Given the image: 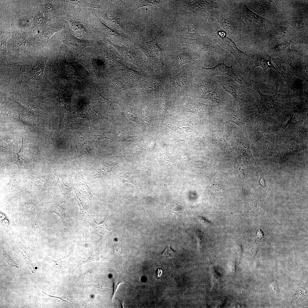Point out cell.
Instances as JSON below:
<instances>
[{
    "label": "cell",
    "instance_id": "1",
    "mask_svg": "<svg viewBox=\"0 0 308 308\" xmlns=\"http://www.w3.org/2000/svg\"><path fill=\"white\" fill-rule=\"evenodd\" d=\"M65 56L66 54L61 50L59 51L55 62L52 65H50L52 67L53 73L56 76L62 78H67L72 77L82 78L72 62L67 61Z\"/></svg>",
    "mask_w": 308,
    "mask_h": 308
},
{
    "label": "cell",
    "instance_id": "2",
    "mask_svg": "<svg viewBox=\"0 0 308 308\" xmlns=\"http://www.w3.org/2000/svg\"><path fill=\"white\" fill-rule=\"evenodd\" d=\"M8 51L16 55L28 53L35 50V46L24 36L17 31H13L7 44Z\"/></svg>",
    "mask_w": 308,
    "mask_h": 308
},
{
    "label": "cell",
    "instance_id": "3",
    "mask_svg": "<svg viewBox=\"0 0 308 308\" xmlns=\"http://www.w3.org/2000/svg\"><path fill=\"white\" fill-rule=\"evenodd\" d=\"M160 34L152 40L139 43L138 45L146 56L148 61L152 64L161 63L162 50L158 44V39Z\"/></svg>",
    "mask_w": 308,
    "mask_h": 308
},
{
    "label": "cell",
    "instance_id": "4",
    "mask_svg": "<svg viewBox=\"0 0 308 308\" xmlns=\"http://www.w3.org/2000/svg\"><path fill=\"white\" fill-rule=\"evenodd\" d=\"M278 84L276 86V91L272 96L266 95L262 93L257 87L254 89L259 94L261 101L258 107L259 113L262 114H267L277 110L281 107L282 101L277 97Z\"/></svg>",
    "mask_w": 308,
    "mask_h": 308
},
{
    "label": "cell",
    "instance_id": "5",
    "mask_svg": "<svg viewBox=\"0 0 308 308\" xmlns=\"http://www.w3.org/2000/svg\"><path fill=\"white\" fill-rule=\"evenodd\" d=\"M217 38L218 43L230 53L240 65L243 64L246 60L247 54L240 50L233 40L226 36L225 32H218Z\"/></svg>",
    "mask_w": 308,
    "mask_h": 308
},
{
    "label": "cell",
    "instance_id": "6",
    "mask_svg": "<svg viewBox=\"0 0 308 308\" xmlns=\"http://www.w3.org/2000/svg\"><path fill=\"white\" fill-rule=\"evenodd\" d=\"M62 40L63 43L71 49L76 56L80 54L85 48L93 45V41L78 38L69 32L64 33Z\"/></svg>",
    "mask_w": 308,
    "mask_h": 308
},
{
    "label": "cell",
    "instance_id": "7",
    "mask_svg": "<svg viewBox=\"0 0 308 308\" xmlns=\"http://www.w3.org/2000/svg\"><path fill=\"white\" fill-rule=\"evenodd\" d=\"M241 9L242 16L247 25L252 29H263L270 20L254 13L244 4Z\"/></svg>",
    "mask_w": 308,
    "mask_h": 308
},
{
    "label": "cell",
    "instance_id": "8",
    "mask_svg": "<svg viewBox=\"0 0 308 308\" xmlns=\"http://www.w3.org/2000/svg\"><path fill=\"white\" fill-rule=\"evenodd\" d=\"M65 28V25L63 22L58 21L50 22L47 23L42 30L37 34L34 39L44 44L48 45L50 38L55 33Z\"/></svg>",
    "mask_w": 308,
    "mask_h": 308
},
{
    "label": "cell",
    "instance_id": "9",
    "mask_svg": "<svg viewBox=\"0 0 308 308\" xmlns=\"http://www.w3.org/2000/svg\"><path fill=\"white\" fill-rule=\"evenodd\" d=\"M256 136L257 144L263 153L268 155L277 154L274 144V134L258 131Z\"/></svg>",
    "mask_w": 308,
    "mask_h": 308
},
{
    "label": "cell",
    "instance_id": "10",
    "mask_svg": "<svg viewBox=\"0 0 308 308\" xmlns=\"http://www.w3.org/2000/svg\"><path fill=\"white\" fill-rule=\"evenodd\" d=\"M201 71L210 76H227L230 77L237 82L243 84L242 80L234 72L232 66H229L223 63H219L212 68L202 67Z\"/></svg>",
    "mask_w": 308,
    "mask_h": 308
},
{
    "label": "cell",
    "instance_id": "11",
    "mask_svg": "<svg viewBox=\"0 0 308 308\" xmlns=\"http://www.w3.org/2000/svg\"><path fill=\"white\" fill-rule=\"evenodd\" d=\"M106 40L107 43L116 48L125 60L137 67H140L143 65V63L141 58L132 48L118 45L107 38Z\"/></svg>",
    "mask_w": 308,
    "mask_h": 308
},
{
    "label": "cell",
    "instance_id": "12",
    "mask_svg": "<svg viewBox=\"0 0 308 308\" xmlns=\"http://www.w3.org/2000/svg\"><path fill=\"white\" fill-rule=\"evenodd\" d=\"M217 80L224 90L232 95L238 102L242 99L239 87L235 80L227 76H219L216 77Z\"/></svg>",
    "mask_w": 308,
    "mask_h": 308
},
{
    "label": "cell",
    "instance_id": "13",
    "mask_svg": "<svg viewBox=\"0 0 308 308\" xmlns=\"http://www.w3.org/2000/svg\"><path fill=\"white\" fill-rule=\"evenodd\" d=\"M33 154V151L28 140L26 138L23 137L21 147L17 153V159L15 163L19 171L25 165L31 162Z\"/></svg>",
    "mask_w": 308,
    "mask_h": 308
},
{
    "label": "cell",
    "instance_id": "14",
    "mask_svg": "<svg viewBox=\"0 0 308 308\" xmlns=\"http://www.w3.org/2000/svg\"><path fill=\"white\" fill-rule=\"evenodd\" d=\"M211 124V132L212 141L217 147L223 150L231 152L232 150L225 139L223 130L212 123Z\"/></svg>",
    "mask_w": 308,
    "mask_h": 308
},
{
    "label": "cell",
    "instance_id": "15",
    "mask_svg": "<svg viewBox=\"0 0 308 308\" xmlns=\"http://www.w3.org/2000/svg\"><path fill=\"white\" fill-rule=\"evenodd\" d=\"M48 58V56H42L39 57L32 68L29 71L31 79L37 86L42 82L44 69Z\"/></svg>",
    "mask_w": 308,
    "mask_h": 308
},
{
    "label": "cell",
    "instance_id": "16",
    "mask_svg": "<svg viewBox=\"0 0 308 308\" xmlns=\"http://www.w3.org/2000/svg\"><path fill=\"white\" fill-rule=\"evenodd\" d=\"M9 99L17 104L26 112L34 116L46 118H53L51 115L47 114L37 107L22 100L10 97Z\"/></svg>",
    "mask_w": 308,
    "mask_h": 308
},
{
    "label": "cell",
    "instance_id": "17",
    "mask_svg": "<svg viewBox=\"0 0 308 308\" xmlns=\"http://www.w3.org/2000/svg\"><path fill=\"white\" fill-rule=\"evenodd\" d=\"M56 96L58 98L59 112L60 122L58 130L62 128L64 123V116L68 99V93L62 84L60 85V88Z\"/></svg>",
    "mask_w": 308,
    "mask_h": 308
},
{
    "label": "cell",
    "instance_id": "18",
    "mask_svg": "<svg viewBox=\"0 0 308 308\" xmlns=\"http://www.w3.org/2000/svg\"><path fill=\"white\" fill-rule=\"evenodd\" d=\"M54 176L52 174L40 177L31 176L29 178L30 186L35 189L40 190L47 188L52 184Z\"/></svg>",
    "mask_w": 308,
    "mask_h": 308
},
{
    "label": "cell",
    "instance_id": "19",
    "mask_svg": "<svg viewBox=\"0 0 308 308\" xmlns=\"http://www.w3.org/2000/svg\"><path fill=\"white\" fill-rule=\"evenodd\" d=\"M245 116L238 108L234 107L227 108L223 115L224 118L226 121L234 123L240 126L246 122Z\"/></svg>",
    "mask_w": 308,
    "mask_h": 308
},
{
    "label": "cell",
    "instance_id": "20",
    "mask_svg": "<svg viewBox=\"0 0 308 308\" xmlns=\"http://www.w3.org/2000/svg\"><path fill=\"white\" fill-rule=\"evenodd\" d=\"M235 140L242 155L250 163L255 165L256 162L251 152L250 143L248 140L243 135L238 133L236 136Z\"/></svg>",
    "mask_w": 308,
    "mask_h": 308
},
{
    "label": "cell",
    "instance_id": "21",
    "mask_svg": "<svg viewBox=\"0 0 308 308\" xmlns=\"http://www.w3.org/2000/svg\"><path fill=\"white\" fill-rule=\"evenodd\" d=\"M185 2L190 9L196 12L220 8L217 4L212 1H187Z\"/></svg>",
    "mask_w": 308,
    "mask_h": 308
},
{
    "label": "cell",
    "instance_id": "22",
    "mask_svg": "<svg viewBox=\"0 0 308 308\" xmlns=\"http://www.w3.org/2000/svg\"><path fill=\"white\" fill-rule=\"evenodd\" d=\"M118 163L112 160H105L98 168L91 179L109 177L111 175V172L112 169Z\"/></svg>",
    "mask_w": 308,
    "mask_h": 308
},
{
    "label": "cell",
    "instance_id": "23",
    "mask_svg": "<svg viewBox=\"0 0 308 308\" xmlns=\"http://www.w3.org/2000/svg\"><path fill=\"white\" fill-rule=\"evenodd\" d=\"M90 72L91 75L100 78L101 76L104 78L105 68L104 61L101 59L93 58L85 65Z\"/></svg>",
    "mask_w": 308,
    "mask_h": 308
},
{
    "label": "cell",
    "instance_id": "24",
    "mask_svg": "<svg viewBox=\"0 0 308 308\" xmlns=\"http://www.w3.org/2000/svg\"><path fill=\"white\" fill-rule=\"evenodd\" d=\"M254 66L253 70L257 66L262 68L264 71L270 68H273L280 74V72L272 64L271 57L266 53L256 54L253 56Z\"/></svg>",
    "mask_w": 308,
    "mask_h": 308
},
{
    "label": "cell",
    "instance_id": "25",
    "mask_svg": "<svg viewBox=\"0 0 308 308\" xmlns=\"http://www.w3.org/2000/svg\"><path fill=\"white\" fill-rule=\"evenodd\" d=\"M214 15L222 27L228 34H235L238 31V25L232 19L222 14Z\"/></svg>",
    "mask_w": 308,
    "mask_h": 308
},
{
    "label": "cell",
    "instance_id": "26",
    "mask_svg": "<svg viewBox=\"0 0 308 308\" xmlns=\"http://www.w3.org/2000/svg\"><path fill=\"white\" fill-rule=\"evenodd\" d=\"M95 18L101 30L107 37L121 41L127 40L125 37L106 25L102 21L98 16L96 15Z\"/></svg>",
    "mask_w": 308,
    "mask_h": 308
},
{
    "label": "cell",
    "instance_id": "27",
    "mask_svg": "<svg viewBox=\"0 0 308 308\" xmlns=\"http://www.w3.org/2000/svg\"><path fill=\"white\" fill-rule=\"evenodd\" d=\"M271 60L277 66L280 74L287 82L286 77L291 76L293 71L292 66L289 61L271 57Z\"/></svg>",
    "mask_w": 308,
    "mask_h": 308
},
{
    "label": "cell",
    "instance_id": "28",
    "mask_svg": "<svg viewBox=\"0 0 308 308\" xmlns=\"http://www.w3.org/2000/svg\"><path fill=\"white\" fill-rule=\"evenodd\" d=\"M70 179L75 188L86 193H90V189L81 173L78 171L74 172L71 176Z\"/></svg>",
    "mask_w": 308,
    "mask_h": 308
},
{
    "label": "cell",
    "instance_id": "29",
    "mask_svg": "<svg viewBox=\"0 0 308 308\" xmlns=\"http://www.w3.org/2000/svg\"><path fill=\"white\" fill-rule=\"evenodd\" d=\"M101 57L104 61L112 65L120 66L122 63L119 61L117 57L107 47L100 46L97 48Z\"/></svg>",
    "mask_w": 308,
    "mask_h": 308
},
{
    "label": "cell",
    "instance_id": "30",
    "mask_svg": "<svg viewBox=\"0 0 308 308\" xmlns=\"http://www.w3.org/2000/svg\"><path fill=\"white\" fill-rule=\"evenodd\" d=\"M172 82L176 89L180 91L186 89L190 82V78L188 74L182 72L174 76L172 79Z\"/></svg>",
    "mask_w": 308,
    "mask_h": 308
},
{
    "label": "cell",
    "instance_id": "31",
    "mask_svg": "<svg viewBox=\"0 0 308 308\" xmlns=\"http://www.w3.org/2000/svg\"><path fill=\"white\" fill-rule=\"evenodd\" d=\"M48 19L41 11H38L35 15L31 26V31L34 33H39L47 23Z\"/></svg>",
    "mask_w": 308,
    "mask_h": 308
},
{
    "label": "cell",
    "instance_id": "32",
    "mask_svg": "<svg viewBox=\"0 0 308 308\" xmlns=\"http://www.w3.org/2000/svg\"><path fill=\"white\" fill-rule=\"evenodd\" d=\"M301 148L300 145L292 141H287L283 145L282 149V154L285 157H288L299 151Z\"/></svg>",
    "mask_w": 308,
    "mask_h": 308
},
{
    "label": "cell",
    "instance_id": "33",
    "mask_svg": "<svg viewBox=\"0 0 308 308\" xmlns=\"http://www.w3.org/2000/svg\"><path fill=\"white\" fill-rule=\"evenodd\" d=\"M69 23L70 27L74 31L76 36L79 37H84L88 34L86 26L81 22L72 20L67 19Z\"/></svg>",
    "mask_w": 308,
    "mask_h": 308
},
{
    "label": "cell",
    "instance_id": "34",
    "mask_svg": "<svg viewBox=\"0 0 308 308\" xmlns=\"http://www.w3.org/2000/svg\"><path fill=\"white\" fill-rule=\"evenodd\" d=\"M18 119L26 125H28L36 129L47 131L46 129L42 125L39 123L33 117L23 114H19Z\"/></svg>",
    "mask_w": 308,
    "mask_h": 308
},
{
    "label": "cell",
    "instance_id": "35",
    "mask_svg": "<svg viewBox=\"0 0 308 308\" xmlns=\"http://www.w3.org/2000/svg\"><path fill=\"white\" fill-rule=\"evenodd\" d=\"M54 1H44L40 6L42 11L45 17L48 19L53 15L55 12L56 7Z\"/></svg>",
    "mask_w": 308,
    "mask_h": 308
},
{
    "label": "cell",
    "instance_id": "36",
    "mask_svg": "<svg viewBox=\"0 0 308 308\" xmlns=\"http://www.w3.org/2000/svg\"><path fill=\"white\" fill-rule=\"evenodd\" d=\"M120 66L123 70L122 72L126 78L133 82L139 81L141 78V75L139 72L131 69L124 65L122 64Z\"/></svg>",
    "mask_w": 308,
    "mask_h": 308
},
{
    "label": "cell",
    "instance_id": "37",
    "mask_svg": "<svg viewBox=\"0 0 308 308\" xmlns=\"http://www.w3.org/2000/svg\"><path fill=\"white\" fill-rule=\"evenodd\" d=\"M114 132L120 141H124L137 136L134 132L127 128L117 129L115 130Z\"/></svg>",
    "mask_w": 308,
    "mask_h": 308
},
{
    "label": "cell",
    "instance_id": "38",
    "mask_svg": "<svg viewBox=\"0 0 308 308\" xmlns=\"http://www.w3.org/2000/svg\"><path fill=\"white\" fill-rule=\"evenodd\" d=\"M292 41L284 40L277 43L273 48V50L280 53H288L294 50L290 48V44Z\"/></svg>",
    "mask_w": 308,
    "mask_h": 308
},
{
    "label": "cell",
    "instance_id": "39",
    "mask_svg": "<svg viewBox=\"0 0 308 308\" xmlns=\"http://www.w3.org/2000/svg\"><path fill=\"white\" fill-rule=\"evenodd\" d=\"M88 135L95 146L97 147V143L99 140L104 139L112 140L105 134L104 132L100 130H94L88 131Z\"/></svg>",
    "mask_w": 308,
    "mask_h": 308
},
{
    "label": "cell",
    "instance_id": "40",
    "mask_svg": "<svg viewBox=\"0 0 308 308\" xmlns=\"http://www.w3.org/2000/svg\"><path fill=\"white\" fill-rule=\"evenodd\" d=\"M274 31L277 35L282 37L290 35L293 31L291 27L287 24L278 25L275 27Z\"/></svg>",
    "mask_w": 308,
    "mask_h": 308
},
{
    "label": "cell",
    "instance_id": "41",
    "mask_svg": "<svg viewBox=\"0 0 308 308\" xmlns=\"http://www.w3.org/2000/svg\"><path fill=\"white\" fill-rule=\"evenodd\" d=\"M94 88L95 90L97 93L98 100L101 106L103 108L109 110L113 111L114 108L113 102L102 95L98 92L95 86Z\"/></svg>",
    "mask_w": 308,
    "mask_h": 308
},
{
    "label": "cell",
    "instance_id": "42",
    "mask_svg": "<svg viewBox=\"0 0 308 308\" xmlns=\"http://www.w3.org/2000/svg\"><path fill=\"white\" fill-rule=\"evenodd\" d=\"M64 3L71 5L74 7H95V5L88 2V1L82 0H64L61 1Z\"/></svg>",
    "mask_w": 308,
    "mask_h": 308
},
{
    "label": "cell",
    "instance_id": "43",
    "mask_svg": "<svg viewBox=\"0 0 308 308\" xmlns=\"http://www.w3.org/2000/svg\"><path fill=\"white\" fill-rule=\"evenodd\" d=\"M9 33L0 31V52L3 56L7 53V41L9 37Z\"/></svg>",
    "mask_w": 308,
    "mask_h": 308
},
{
    "label": "cell",
    "instance_id": "44",
    "mask_svg": "<svg viewBox=\"0 0 308 308\" xmlns=\"http://www.w3.org/2000/svg\"><path fill=\"white\" fill-rule=\"evenodd\" d=\"M120 106L130 120L134 121L136 123H138L137 116L133 109L130 107L124 105H120Z\"/></svg>",
    "mask_w": 308,
    "mask_h": 308
},
{
    "label": "cell",
    "instance_id": "45",
    "mask_svg": "<svg viewBox=\"0 0 308 308\" xmlns=\"http://www.w3.org/2000/svg\"><path fill=\"white\" fill-rule=\"evenodd\" d=\"M217 103H222L224 101V98L217 90H213L208 93L206 98Z\"/></svg>",
    "mask_w": 308,
    "mask_h": 308
},
{
    "label": "cell",
    "instance_id": "46",
    "mask_svg": "<svg viewBox=\"0 0 308 308\" xmlns=\"http://www.w3.org/2000/svg\"><path fill=\"white\" fill-rule=\"evenodd\" d=\"M18 176L16 175L12 178L6 187V190H17L21 186V183Z\"/></svg>",
    "mask_w": 308,
    "mask_h": 308
},
{
    "label": "cell",
    "instance_id": "47",
    "mask_svg": "<svg viewBox=\"0 0 308 308\" xmlns=\"http://www.w3.org/2000/svg\"><path fill=\"white\" fill-rule=\"evenodd\" d=\"M137 2L136 6L133 9L135 10L143 7H150L159 4L162 2L160 0H141Z\"/></svg>",
    "mask_w": 308,
    "mask_h": 308
},
{
    "label": "cell",
    "instance_id": "48",
    "mask_svg": "<svg viewBox=\"0 0 308 308\" xmlns=\"http://www.w3.org/2000/svg\"><path fill=\"white\" fill-rule=\"evenodd\" d=\"M192 58V57L188 54L181 53L177 56L175 61L177 65L181 66L189 62Z\"/></svg>",
    "mask_w": 308,
    "mask_h": 308
},
{
    "label": "cell",
    "instance_id": "49",
    "mask_svg": "<svg viewBox=\"0 0 308 308\" xmlns=\"http://www.w3.org/2000/svg\"><path fill=\"white\" fill-rule=\"evenodd\" d=\"M113 283L114 284V291L112 297V300L114 297L116 292L120 285L122 283H126L125 279L119 276H116L113 277Z\"/></svg>",
    "mask_w": 308,
    "mask_h": 308
},
{
    "label": "cell",
    "instance_id": "50",
    "mask_svg": "<svg viewBox=\"0 0 308 308\" xmlns=\"http://www.w3.org/2000/svg\"><path fill=\"white\" fill-rule=\"evenodd\" d=\"M121 179L124 182L131 183L137 187H139V184L137 179L128 175L123 174L120 176Z\"/></svg>",
    "mask_w": 308,
    "mask_h": 308
},
{
    "label": "cell",
    "instance_id": "51",
    "mask_svg": "<svg viewBox=\"0 0 308 308\" xmlns=\"http://www.w3.org/2000/svg\"><path fill=\"white\" fill-rule=\"evenodd\" d=\"M175 252L171 249L169 245L166 247L165 251L161 254V255L166 258H172L174 257Z\"/></svg>",
    "mask_w": 308,
    "mask_h": 308
},
{
    "label": "cell",
    "instance_id": "52",
    "mask_svg": "<svg viewBox=\"0 0 308 308\" xmlns=\"http://www.w3.org/2000/svg\"><path fill=\"white\" fill-rule=\"evenodd\" d=\"M258 171H260L258 170ZM260 172V177L259 181V184L260 185L263 187L264 189H267L266 185V174L264 171L262 172L261 171Z\"/></svg>",
    "mask_w": 308,
    "mask_h": 308
},
{
    "label": "cell",
    "instance_id": "53",
    "mask_svg": "<svg viewBox=\"0 0 308 308\" xmlns=\"http://www.w3.org/2000/svg\"><path fill=\"white\" fill-rule=\"evenodd\" d=\"M139 172L144 176L150 175L149 171V167L144 165H141L138 168Z\"/></svg>",
    "mask_w": 308,
    "mask_h": 308
},
{
    "label": "cell",
    "instance_id": "54",
    "mask_svg": "<svg viewBox=\"0 0 308 308\" xmlns=\"http://www.w3.org/2000/svg\"><path fill=\"white\" fill-rule=\"evenodd\" d=\"M174 213L177 218L179 221L181 220L183 209L180 207L177 206L174 210Z\"/></svg>",
    "mask_w": 308,
    "mask_h": 308
},
{
    "label": "cell",
    "instance_id": "55",
    "mask_svg": "<svg viewBox=\"0 0 308 308\" xmlns=\"http://www.w3.org/2000/svg\"><path fill=\"white\" fill-rule=\"evenodd\" d=\"M197 219L200 223L206 227L210 226L211 223L204 218L202 216L197 217Z\"/></svg>",
    "mask_w": 308,
    "mask_h": 308
},
{
    "label": "cell",
    "instance_id": "56",
    "mask_svg": "<svg viewBox=\"0 0 308 308\" xmlns=\"http://www.w3.org/2000/svg\"><path fill=\"white\" fill-rule=\"evenodd\" d=\"M195 165L197 167L201 169H205L207 167V166L204 162L200 161H195Z\"/></svg>",
    "mask_w": 308,
    "mask_h": 308
},
{
    "label": "cell",
    "instance_id": "57",
    "mask_svg": "<svg viewBox=\"0 0 308 308\" xmlns=\"http://www.w3.org/2000/svg\"><path fill=\"white\" fill-rule=\"evenodd\" d=\"M301 116L300 114L295 115L291 120L292 124L293 125V124H295L298 121L300 120L301 119Z\"/></svg>",
    "mask_w": 308,
    "mask_h": 308
},
{
    "label": "cell",
    "instance_id": "58",
    "mask_svg": "<svg viewBox=\"0 0 308 308\" xmlns=\"http://www.w3.org/2000/svg\"><path fill=\"white\" fill-rule=\"evenodd\" d=\"M141 147L140 146H138L132 149V150L133 152H139L140 153L142 151Z\"/></svg>",
    "mask_w": 308,
    "mask_h": 308
},
{
    "label": "cell",
    "instance_id": "59",
    "mask_svg": "<svg viewBox=\"0 0 308 308\" xmlns=\"http://www.w3.org/2000/svg\"><path fill=\"white\" fill-rule=\"evenodd\" d=\"M162 271L161 270L158 269V270L157 272V277H159L161 275L162 272Z\"/></svg>",
    "mask_w": 308,
    "mask_h": 308
},
{
    "label": "cell",
    "instance_id": "60",
    "mask_svg": "<svg viewBox=\"0 0 308 308\" xmlns=\"http://www.w3.org/2000/svg\"><path fill=\"white\" fill-rule=\"evenodd\" d=\"M99 287H98L97 288H101V289H107L110 290V289H109L107 287H106V286H99Z\"/></svg>",
    "mask_w": 308,
    "mask_h": 308
}]
</instances>
